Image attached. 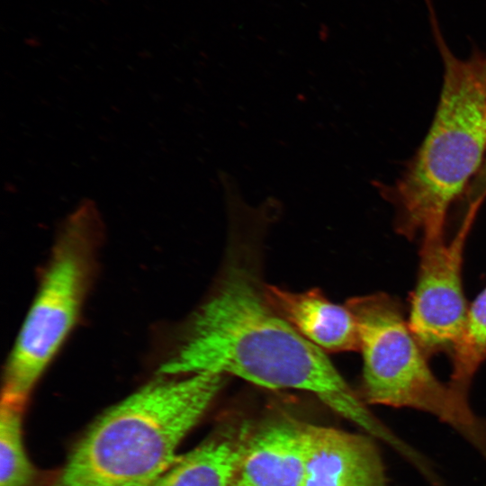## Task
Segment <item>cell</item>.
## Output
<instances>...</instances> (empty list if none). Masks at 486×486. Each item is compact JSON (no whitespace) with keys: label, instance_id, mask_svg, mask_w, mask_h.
<instances>
[{"label":"cell","instance_id":"4","mask_svg":"<svg viewBox=\"0 0 486 486\" xmlns=\"http://www.w3.org/2000/svg\"><path fill=\"white\" fill-rule=\"evenodd\" d=\"M345 304L359 328L362 400L430 413L465 436L486 457V420L472 411L468 397L435 376L398 301L377 292Z\"/></svg>","mask_w":486,"mask_h":486},{"label":"cell","instance_id":"13","mask_svg":"<svg viewBox=\"0 0 486 486\" xmlns=\"http://www.w3.org/2000/svg\"><path fill=\"white\" fill-rule=\"evenodd\" d=\"M486 198V155L482 165L466 189L467 208L472 205L482 206Z\"/></svg>","mask_w":486,"mask_h":486},{"label":"cell","instance_id":"6","mask_svg":"<svg viewBox=\"0 0 486 486\" xmlns=\"http://www.w3.org/2000/svg\"><path fill=\"white\" fill-rule=\"evenodd\" d=\"M479 208H468L454 237L420 241L417 283L410 300L408 324L428 357L451 355L465 324L469 305L463 288L466 239Z\"/></svg>","mask_w":486,"mask_h":486},{"label":"cell","instance_id":"11","mask_svg":"<svg viewBox=\"0 0 486 486\" xmlns=\"http://www.w3.org/2000/svg\"><path fill=\"white\" fill-rule=\"evenodd\" d=\"M450 356L449 384L468 397L475 373L486 362V286L469 305L463 333Z\"/></svg>","mask_w":486,"mask_h":486},{"label":"cell","instance_id":"9","mask_svg":"<svg viewBox=\"0 0 486 486\" xmlns=\"http://www.w3.org/2000/svg\"><path fill=\"white\" fill-rule=\"evenodd\" d=\"M265 292L284 319L326 354L359 351L358 324L346 304L334 303L318 288L294 292L266 284Z\"/></svg>","mask_w":486,"mask_h":486},{"label":"cell","instance_id":"8","mask_svg":"<svg viewBox=\"0 0 486 486\" xmlns=\"http://www.w3.org/2000/svg\"><path fill=\"white\" fill-rule=\"evenodd\" d=\"M301 486H386L371 437L306 422Z\"/></svg>","mask_w":486,"mask_h":486},{"label":"cell","instance_id":"1","mask_svg":"<svg viewBox=\"0 0 486 486\" xmlns=\"http://www.w3.org/2000/svg\"><path fill=\"white\" fill-rule=\"evenodd\" d=\"M254 240L231 239L222 268L189 319L165 375L215 372L269 390L310 392L344 418L381 436L385 428L327 354L303 338L268 302Z\"/></svg>","mask_w":486,"mask_h":486},{"label":"cell","instance_id":"7","mask_svg":"<svg viewBox=\"0 0 486 486\" xmlns=\"http://www.w3.org/2000/svg\"><path fill=\"white\" fill-rule=\"evenodd\" d=\"M306 422L274 408L252 423L233 474L232 486H301Z\"/></svg>","mask_w":486,"mask_h":486},{"label":"cell","instance_id":"12","mask_svg":"<svg viewBox=\"0 0 486 486\" xmlns=\"http://www.w3.org/2000/svg\"><path fill=\"white\" fill-rule=\"evenodd\" d=\"M24 401L3 397L0 415V486H29L34 476L22 441Z\"/></svg>","mask_w":486,"mask_h":486},{"label":"cell","instance_id":"5","mask_svg":"<svg viewBox=\"0 0 486 486\" xmlns=\"http://www.w3.org/2000/svg\"><path fill=\"white\" fill-rule=\"evenodd\" d=\"M102 228L90 201L65 220L10 355L3 397L24 401L73 328L92 281Z\"/></svg>","mask_w":486,"mask_h":486},{"label":"cell","instance_id":"3","mask_svg":"<svg viewBox=\"0 0 486 486\" xmlns=\"http://www.w3.org/2000/svg\"><path fill=\"white\" fill-rule=\"evenodd\" d=\"M163 376L96 419L51 486H153L228 377L215 372Z\"/></svg>","mask_w":486,"mask_h":486},{"label":"cell","instance_id":"10","mask_svg":"<svg viewBox=\"0 0 486 486\" xmlns=\"http://www.w3.org/2000/svg\"><path fill=\"white\" fill-rule=\"evenodd\" d=\"M252 423L230 414L206 441L175 460L153 486H232L236 464Z\"/></svg>","mask_w":486,"mask_h":486},{"label":"cell","instance_id":"2","mask_svg":"<svg viewBox=\"0 0 486 486\" xmlns=\"http://www.w3.org/2000/svg\"><path fill=\"white\" fill-rule=\"evenodd\" d=\"M443 67L431 126L402 175L382 190L399 234L419 240L445 237L452 203L467 189L486 155V52L456 57L429 5Z\"/></svg>","mask_w":486,"mask_h":486}]
</instances>
